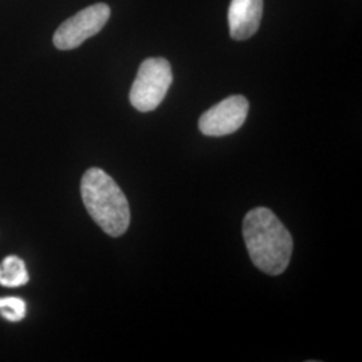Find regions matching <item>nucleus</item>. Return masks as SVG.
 Returning a JSON list of instances; mask_svg holds the SVG:
<instances>
[{
	"instance_id": "1",
	"label": "nucleus",
	"mask_w": 362,
	"mask_h": 362,
	"mask_svg": "<svg viewBox=\"0 0 362 362\" xmlns=\"http://www.w3.org/2000/svg\"><path fill=\"white\" fill-rule=\"evenodd\" d=\"M243 238L248 255L260 272L284 274L293 255V236L272 209H251L243 220Z\"/></svg>"
},
{
	"instance_id": "2",
	"label": "nucleus",
	"mask_w": 362,
	"mask_h": 362,
	"mask_svg": "<svg viewBox=\"0 0 362 362\" xmlns=\"http://www.w3.org/2000/svg\"><path fill=\"white\" fill-rule=\"evenodd\" d=\"M81 196L93 220L112 238L127 233L130 224L127 196L101 168H90L81 180Z\"/></svg>"
},
{
	"instance_id": "3",
	"label": "nucleus",
	"mask_w": 362,
	"mask_h": 362,
	"mask_svg": "<svg viewBox=\"0 0 362 362\" xmlns=\"http://www.w3.org/2000/svg\"><path fill=\"white\" fill-rule=\"evenodd\" d=\"M172 67L165 58H148L140 65L129 100L139 112H152L165 98L172 85Z\"/></svg>"
},
{
	"instance_id": "4",
	"label": "nucleus",
	"mask_w": 362,
	"mask_h": 362,
	"mask_svg": "<svg viewBox=\"0 0 362 362\" xmlns=\"http://www.w3.org/2000/svg\"><path fill=\"white\" fill-rule=\"evenodd\" d=\"M110 18V7L97 3L69 18L54 34V46L59 50H73L79 47L86 39L97 35Z\"/></svg>"
},
{
	"instance_id": "5",
	"label": "nucleus",
	"mask_w": 362,
	"mask_h": 362,
	"mask_svg": "<svg viewBox=\"0 0 362 362\" xmlns=\"http://www.w3.org/2000/svg\"><path fill=\"white\" fill-rule=\"evenodd\" d=\"M250 104L243 95H231L208 109L199 119V129L209 137H223L240 129Z\"/></svg>"
},
{
	"instance_id": "6",
	"label": "nucleus",
	"mask_w": 362,
	"mask_h": 362,
	"mask_svg": "<svg viewBox=\"0 0 362 362\" xmlns=\"http://www.w3.org/2000/svg\"><path fill=\"white\" fill-rule=\"evenodd\" d=\"M263 15V0H231L228 8L230 35L246 40L255 35Z\"/></svg>"
},
{
	"instance_id": "7",
	"label": "nucleus",
	"mask_w": 362,
	"mask_h": 362,
	"mask_svg": "<svg viewBox=\"0 0 362 362\" xmlns=\"http://www.w3.org/2000/svg\"><path fill=\"white\" fill-rule=\"evenodd\" d=\"M30 281L26 264L16 255H10L0 263V286L21 287Z\"/></svg>"
},
{
	"instance_id": "8",
	"label": "nucleus",
	"mask_w": 362,
	"mask_h": 362,
	"mask_svg": "<svg viewBox=\"0 0 362 362\" xmlns=\"http://www.w3.org/2000/svg\"><path fill=\"white\" fill-rule=\"evenodd\" d=\"M26 302L21 298H0V314L10 322H21L26 317Z\"/></svg>"
}]
</instances>
